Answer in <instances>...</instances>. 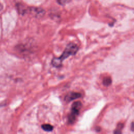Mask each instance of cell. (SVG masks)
I'll return each instance as SVG.
<instances>
[{"label": "cell", "mask_w": 134, "mask_h": 134, "mask_svg": "<svg viewBox=\"0 0 134 134\" xmlns=\"http://www.w3.org/2000/svg\"><path fill=\"white\" fill-rule=\"evenodd\" d=\"M41 128L46 131H51L53 129V127L50 124H43L41 125Z\"/></svg>", "instance_id": "obj_5"}, {"label": "cell", "mask_w": 134, "mask_h": 134, "mask_svg": "<svg viewBox=\"0 0 134 134\" xmlns=\"http://www.w3.org/2000/svg\"><path fill=\"white\" fill-rule=\"evenodd\" d=\"M82 108V103L80 101H76L73 103L70 114L68 116V122L69 124H73L76 120V117L80 113V111Z\"/></svg>", "instance_id": "obj_2"}, {"label": "cell", "mask_w": 134, "mask_h": 134, "mask_svg": "<svg viewBox=\"0 0 134 134\" xmlns=\"http://www.w3.org/2000/svg\"><path fill=\"white\" fill-rule=\"evenodd\" d=\"M111 82L112 81L111 78L109 76H107L104 79L103 81V83L105 86H108L111 84Z\"/></svg>", "instance_id": "obj_6"}, {"label": "cell", "mask_w": 134, "mask_h": 134, "mask_svg": "<svg viewBox=\"0 0 134 134\" xmlns=\"http://www.w3.org/2000/svg\"><path fill=\"white\" fill-rule=\"evenodd\" d=\"M3 9V5L0 3V12Z\"/></svg>", "instance_id": "obj_9"}, {"label": "cell", "mask_w": 134, "mask_h": 134, "mask_svg": "<svg viewBox=\"0 0 134 134\" xmlns=\"http://www.w3.org/2000/svg\"><path fill=\"white\" fill-rule=\"evenodd\" d=\"M58 4H59L61 5H64L68 3L70 0H57Z\"/></svg>", "instance_id": "obj_8"}, {"label": "cell", "mask_w": 134, "mask_h": 134, "mask_svg": "<svg viewBox=\"0 0 134 134\" xmlns=\"http://www.w3.org/2000/svg\"><path fill=\"white\" fill-rule=\"evenodd\" d=\"M81 97V94L78 92H70L65 96V100L69 103L71 100L77 99Z\"/></svg>", "instance_id": "obj_3"}, {"label": "cell", "mask_w": 134, "mask_h": 134, "mask_svg": "<svg viewBox=\"0 0 134 134\" xmlns=\"http://www.w3.org/2000/svg\"><path fill=\"white\" fill-rule=\"evenodd\" d=\"M133 122H132V123H131V130L132 131L133 130Z\"/></svg>", "instance_id": "obj_10"}, {"label": "cell", "mask_w": 134, "mask_h": 134, "mask_svg": "<svg viewBox=\"0 0 134 134\" xmlns=\"http://www.w3.org/2000/svg\"><path fill=\"white\" fill-rule=\"evenodd\" d=\"M124 127V125L122 123H119L117 125V128L115 129L114 133H120L121 132V130Z\"/></svg>", "instance_id": "obj_7"}, {"label": "cell", "mask_w": 134, "mask_h": 134, "mask_svg": "<svg viewBox=\"0 0 134 134\" xmlns=\"http://www.w3.org/2000/svg\"><path fill=\"white\" fill-rule=\"evenodd\" d=\"M79 50L78 46L73 42L69 43L65 48L61 55L58 58H54L51 61L52 65L56 68L62 66V62L70 55H75Z\"/></svg>", "instance_id": "obj_1"}, {"label": "cell", "mask_w": 134, "mask_h": 134, "mask_svg": "<svg viewBox=\"0 0 134 134\" xmlns=\"http://www.w3.org/2000/svg\"><path fill=\"white\" fill-rule=\"evenodd\" d=\"M30 11L36 16V17H42L44 14L43 10L38 8H31Z\"/></svg>", "instance_id": "obj_4"}]
</instances>
